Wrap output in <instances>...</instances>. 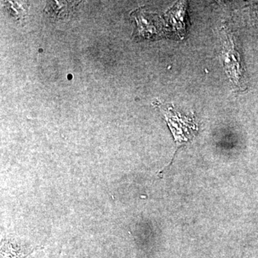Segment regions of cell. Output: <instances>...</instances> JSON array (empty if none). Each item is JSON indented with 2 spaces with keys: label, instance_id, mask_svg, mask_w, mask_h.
Listing matches in <instances>:
<instances>
[{
  "label": "cell",
  "instance_id": "6da1fadb",
  "mask_svg": "<svg viewBox=\"0 0 258 258\" xmlns=\"http://www.w3.org/2000/svg\"><path fill=\"white\" fill-rule=\"evenodd\" d=\"M161 110L165 115L168 124L170 127L177 143L181 144L187 142L198 131V126L195 124L193 117L188 118L178 114L171 107H163L161 108Z\"/></svg>",
  "mask_w": 258,
  "mask_h": 258
},
{
  "label": "cell",
  "instance_id": "7a4b0ae2",
  "mask_svg": "<svg viewBox=\"0 0 258 258\" xmlns=\"http://www.w3.org/2000/svg\"><path fill=\"white\" fill-rule=\"evenodd\" d=\"M223 55L224 64L229 77L236 86L241 87L243 84V70L241 66L240 54L236 48L235 40L232 35H227Z\"/></svg>",
  "mask_w": 258,
  "mask_h": 258
}]
</instances>
